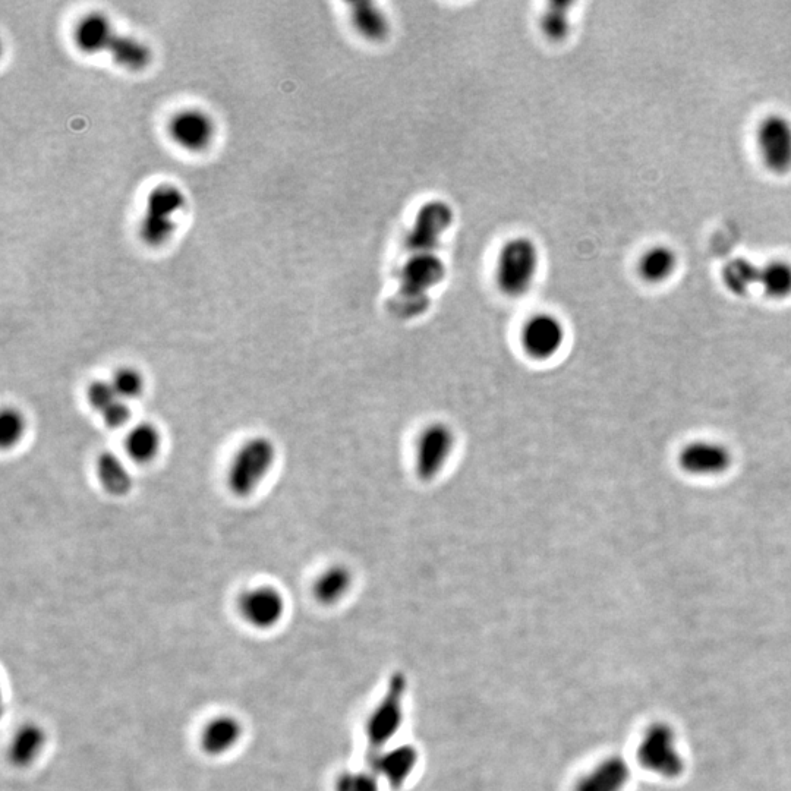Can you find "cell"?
<instances>
[{"label": "cell", "instance_id": "obj_32", "mask_svg": "<svg viewBox=\"0 0 791 791\" xmlns=\"http://www.w3.org/2000/svg\"><path fill=\"white\" fill-rule=\"evenodd\" d=\"M103 421L109 428H122L131 419V409L126 405L125 400L119 399L115 405L110 406L102 414Z\"/></svg>", "mask_w": 791, "mask_h": 791}, {"label": "cell", "instance_id": "obj_20", "mask_svg": "<svg viewBox=\"0 0 791 791\" xmlns=\"http://www.w3.org/2000/svg\"><path fill=\"white\" fill-rule=\"evenodd\" d=\"M355 30L371 43H383L392 33V24L386 12L373 2H356L351 8Z\"/></svg>", "mask_w": 791, "mask_h": 791}, {"label": "cell", "instance_id": "obj_23", "mask_svg": "<svg viewBox=\"0 0 791 791\" xmlns=\"http://www.w3.org/2000/svg\"><path fill=\"white\" fill-rule=\"evenodd\" d=\"M107 53H109L113 62L118 63L119 66L128 69V71L134 72L146 69L150 65L151 59H153V53H151L150 47L146 43L135 39V37L128 36V34L119 33V31Z\"/></svg>", "mask_w": 791, "mask_h": 791}, {"label": "cell", "instance_id": "obj_9", "mask_svg": "<svg viewBox=\"0 0 791 791\" xmlns=\"http://www.w3.org/2000/svg\"><path fill=\"white\" fill-rule=\"evenodd\" d=\"M755 146L765 169L774 175L791 170V119L783 113H770L758 122Z\"/></svg>", "mask_w": 791, "mask_h": 791}, {"label": "cell", "instance_id": "obj_14", "mask_svg": "<svg viewBox=\"0 0 791 791\" xmlns=\"http://www.w3.org/2000/svg\"><path fill=\"white\" fill-rule=\"evenodd\" d=\"M632 780L629 762L611 753L598 759L573 780L570 791H625Z\"/></svg>", "mask_w": 791, "mask_h": 791}, {"label": "cell", "instance_id": "obj_26", "mask_svg": "<svg viewBox=\"0 0 791 791\" xmlns=\"http://www.w3.org/2000/svg\"><path fill=\"white\" fill-rule=\"evenodd\" d=\"M759 267L745 257L731 258L721 271L724 286L727 291L736 296L748 295L753 288L758 286Z\"/></svg>", "mask_w": 791, "mask_h": 791}, {"label": "cell", "instance_id": "obj_2", "mask_svg": "<svg viewBox=\"0 0 791 791\" xmlns=\"http://www.w3.org/2000/svg\"><path fill=\"white\" fill-rule=\"evenodd\" d=\"M446 264L437 254H411L399 271L396 305L405 315L422 314L430 305V293L446 277Z\"/></svg>", "mask_w": 791, "mask_h": 791}, {"label": "cell", "instance_id": "obj_15", "mask_svg": "<svg viewBox=\"0 0 791 791\" xmlns=\"http://www.w3.org/2000/svg\"><path fill=\"white\" fill-rule=\"evenodd\" d=\"M285 597L273 586L248 589L239 598V611L245 622L255 629L267 630L277 626L285 616Z\"/></svg>", "mask_w": 791, "mask_h": 791}, {"label": "cell", "instance_id": "obj_18", "mask_svg": "<svg viewBox=\"0 0 791 791\" xmlns=\"http://www.w3.org/2000/svg\"><path fill=\"white\" fill-rule=\"evenodd\" d=\"M241 721L232 715H219L204 727L201 733V748L210 756H222L230 752L242 737Z\"/></svg>", "mask_w": 791, "mask_h": 791}, {"label": "cell", "instance_id": "obj_19", "mask_svg": "<svg viewBox=\"0 0 791 791\" xmlns=\"http://www.w3.org/2000/svg\"><path fill=\"white\" fill-rule=\"evenodd\" d=\"M677 266H679V257L673 248L667 245H654L642 252L636 269L644 282L660 285L674 276Z\"/></svg>", "mask_w": 791, "mask_h": 791}, {"label": "cell", "instance_id": "obj_31", "mask_svg": "<svg viewBox=\"0 0 791 791\" xmlns=\"http://www.w3.org/2000/svg\"><path fill=\"white\" fill-rule=\"evenodd\" d=\"M87 399L91 408L102 415L110 406L115 405L121 397L116 395L110 381L97 380L88 387Z\"/></svg>", "mask_w": 791, "mask_h": 791}, {"label": "cell", "instance_id": "obj_30", "mask_svg": "<svg viewBox=\"0 0 791 791\" xmlns=\"http://www.w3.org/2000/svg\"><path fill=\"white\" fill-rule=\"evenodd\" d=\"M25 433V418L18 409L5 408L0 415V444L3 449L14 447Z\"/></svg>", "mask_w": 791, "mask_h": 791}, {"label": "cell", "instance_id": "obj_11", "mask_svg": "<svg viewBox=\"0 0 791 791\" xmlns=\"http://www.w3.org/2000/svg\"><path fill=\"white\" fill-rule=\"evenodd\" d=\"M679 466L693 477H720L733 466L734 455L723 441L698 438L689 441L679 452Z\"/></svg>", "mask_w": 791, "mask_h": 791}, {"label": "cell", "instance_id": "obj_6", "mask_svg": "<svg viewBox=\"0 0 791 791\" xmlns=\"http://www.w3.org/2000/svg\"><path fill=\"white\" fill-rule=\"evenodd\" d=\"M274 460L276 447L269 438L254 437L242 444L228 471V485L233 496H251L273 468Z\"/></svg>", "mask_w": 791, "mask_h": 791}, {"label": "cell", "instance_id": "obj_7", "mask_svg": "<svg viewBox=\"0 0 791 791\" xmlns=\"http://www.w3.org/2000/svg\"><path fill=\"white\" fill-rule=\"evenodd\" d=\"M458 434L444 421H433L419 431L415 441V472L421 481H436L455 455Z\"/></svg>", "mask_w": 791, "mask_h": 791}, {"label": "cell", "instance_id": "obj_3", "mask_svg": "<svg viewBox=\"0 0 791 791\" xmlns=\"http://www.w3.org/2000/svg\"><path fill=\"white\" fill-rule=\"evenodd\" d=\"M538 269L540 251L537 244L525 236L510 239L501 247L497 257V286L509 298H522L534 286Z\"/></svg>", "mask_w": 791, "mask_h": 791}, {"label": "cell", "instance_id": "obj_4", "mask_svg": "<svg viewBox=\"0 0 791 791\" xmlns=\"http://www.w3.org/2000/svg\"><path fill=\"white\" fill-rule=\"evenodd\" d=\"M187 206V198L181 188L173 184L156 185L146 198L144 214L141 217V241L150 248L166 245L176 229V217Z\"/></svg>", "mask_w": 791, "mask_h": 791}, {"label": "cell", "instance_id": "obj_28", "mask_svg": "<svg viewBox=\"0 0 791 791\" xmlns=\"http://www.w3.org/2000/svg\"><path fill=\"white\" fill-rule=\"evenodd\" d=\"M334 791H386L375 772L367 764L362 768H348L337 774Z\"/></svg>", "mask_w": 791, "mask_h": 791}, {"label": "cell", "instance_id": "obj_24", "mask_svg": "<svg viewBox=\"0 0 791 791\" xmlns=\"http://www.w3.org/2000/svg\"><path fill=\"white\" fill-rule=\"evenodd\" d=\"M759 288L768 298L775 301L791 296V263L783 258L767 261L764 266L759 267Z\"/></svg>", "mask_w": 791, "mask_h": 791}, {"label": "cell", "instance_id": "obj_25", "mask_svg": "<svg viewBox=\"0 0 791 791\" xmlns=\"http://www.w3.org/2000/svg\"><path fill=\"white\" fill-rule=\"evenodd\" d=\"M160 447H162L160 431L157 430L156 425L148 422L135 425L125 438L126 453L137 463L151 462L156 458Z\"/></svg>", "mask_w": 791, "mask_h": 791}, {"label": "cell", "instance_id": "obj_1", "mask_svg": "<svg viewBox=\"0 0 791 791\" xmlns=\"http://www.w3.org/2000/svg\"><path fill=\"white\" fill-rule=\"evenodd\" d=\"M408 702V676L402 670L392 671L362 720L367 755L402 740L408 721Z\"/></svg>", "mask_w": 791, "mask_h": 791}, {"label": "cell", "instance_id": "obj_21", "mask_svg": "<svg viewBox=\"0 0 791 791\" xmlns=\"http://www.w3.org/2000/svg\"><path fill=\"white\" fill-rule=\"evenodd\" d=\"M44 745H46V733L42 727L37 724H24L11 740L8 752L9 761L15 767H30L43 752Z\"/></svg>", "mask_w": 791, "mask_h": 791}, {"label": "cell", "instance_id": "obj_22", "mask_svg": "<svg viewBox=\"0 0 791 791\" xmlns=\"http://www.w3.org/2000/svg\"><path fill=\"white\" fill-rule=\"evenodd\" d=\"M97 475L100 484L110 496L124 497L131 493L134 479L126 468L124 460L118 458L115 453L105 452L100 455L97 460Z\"/></svg>", "mask_w": 791, "mask_h": 791}, {"label": "cell", "instance_id": "obj_29", "mask_svg": "<svg viewBox=\"0 0 791 791\" xmlns=\"http://www.w3.org/2000/svg\"><path fill=\"white\" fill-rule=\"evenodd\" d=\"M110 383H112L116 395L121 397L122 400H125V402L137 399V397L143 395L144 386H146V384H144L143 374L132 367L119 368V370L113 374Z\"/></svg>", "mask_w": 791, "mask_h": 791}, {"label": "cell", "instance_id": "obj_8", "mask_svg": "<svg viewBox=\"0 0 791 791\" xmlns=\"http://www.w3.org/2000/svg\"><path fill=\"white\" fill-rule=\"evenodd\" d=\"M365 764L375 772L386 791H403L421 771L422 752L415 743L402 739L367 755Z\"/></svg>", "mask_w": 791, "mask_h": 791}, {"label": "cell", "instance_id": "obj_16", "mask_svg": "<svg viewBox=\"0 0 791 791\" xmlns=\"http://www.w3.org/2000/svg\"><path fill=\"white\" fill-rule=\"evenodd\" d=\"M118 31L112 21L100 12L84 15L74 28V42L85 55L107 53Z\"/></svg>", "mask_w": 791, "mask_h": 791}, {"label": "cell", "instance_id": "obj_27", "mask_svg": "<svg viewBox=\"0 0 791 791\" xmlns=\"http://www.w3.org/2000/svg\"><path fill=\"white\" fill-rule=\"evenodd\" d=\"M570 3H550L541 17V31L550 42H563L570 33Z\"/></svg>", "mask_w": 791, "mask_h": 791}, {"label": "cell", "instance_id": "obj_13", "mask_svg": "<svg viewBox=\"0 0 791 791\" xmlns=\"http://www.w3.org/2000/svg\"><path fill=\"white\" fill-rule=\"evenodd\" d=\"M169 135L176 146L191 153H200L213 143L216 137V124L204 110H179L170 119Z\"/></svg>", "mask_w": 791, "mask_h": 791}, {"label": "cell", "instance_id": "obj_10", "mask_svg": "<svg viewBox=\"0 0 791 791\" xmlns=\"http://www.w3.org/2000/svg\"><path fill=\"white\" fill-rule=\"evenodd\" d=\"M455 222L450 204L446 201H428L415 216L412 228L406 235V248L411 254H436L441 239Z\"/></svg>", "mask_w": 791, "mask_h": 791}, {"label": "cell", "instance_id": "obj_12", "mask_svg": "<svg viewBox=\"0 0 791 791\" xmlns=\"http://www.w3.org/2000/svg\"><path fill=\"white\" fill-rule=\"evenodd\" d=\"M566 327L557 315L540 313L525 321L521 345L525 354L535 361H548L562 351Z\"/></svg>", "mask_w": 791, "mask_h": 791}, {"label": "cell", "instance_id": "obj_17", "mask_svg": "<svg viewBox=\"0 0 791 791\" xmlns=\"http://www.w3.org/2000/svg\"><path fill=\"white\" fill-rule=\"evenodd\" d=\"M354 573L345 564H333L324 569L313 583V597L324 607L342 603L354 588Z\"/></svg>", "mask_w": 791, "mask_h": 791}, {"label": "cell", "instance_id": "obj_5", "mask_svg": "<svg viewBox=\"0 0 791 791\" xmlns=\"http://www.w3.org/2000/svg\"><path fill=\"white\" fill-rule=\"evenodd\" d=\"M639 764L666 780L682 777L686 770V761L679 748L676 730L663 721L651 724L645 730L638 746Z\"/></svg>", "mask_w": 791, "mask_h": 791}]
</instances>
